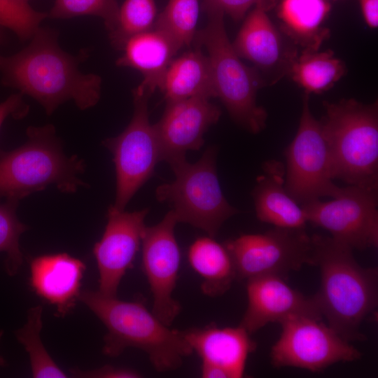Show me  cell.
<instances>
[{
  "mask_svg": "<svg viewBox=\"0 0 378 378\" xmlns=\"http://www.w3.org/2000/svg\"><path fill=\"white\" fill-rule=\"evenodd\" d=\"M2 42V35H1V33L0 31V43Z\"/></svg>",
  "mask_w": 378,
  "mask_h": 378,
  "instance_id": "cell-37",
  "label": "cell"
},
{
  "mask_svg": "<svg viewBox=\"0 0 378 378\" xmlns=\"http://www.w3.org/2000/svg\"><path fill=\"white\" fill-rule=\"evenodd\" d=\"M199 13L200 0H169L153 27L167 35L180 50L194 41Z\"/></svg>",
  "mask_w": 378,
  "mask_h": 378,
  "instance_id": "cell-26",
  "label": "cell"
},
{
  "mask_svg": "<svg viewBox=\"0 0 378 378\" xmlns=\"http://www.w3.org/2000/svg\"><path fill=\"white\" fill-rule=\"evenodd\" d=\"M23 95L21 92L13 94L0 103V129L4 120L9 116L21 119L28 113L29 107L24 102Z\"/></svg>",
  "mask_w": 378,
  "mask_h": 378,
  "instance_id": "cell-34",
  "label": "cell"
},
{
  "mask_svg": "<svg viewBox=\"0 0 378 378\" xmlns=\"http://www.w3.org/2000/svg\"><path fill=\"white\" fill-rule=\"evenodd\" d=\"M148 209L132 212L118 210L111 205L107 223L101 239L93 248L99 278V291L116 296L120 283L141 245Z\"/></svg>",
  "mask_w": 378,
  "mask_h": 378,
  "instance_id": "cell-14",
  "label": "cell"
},
{
  "mask_svg": "<svg viewBox=\"0 0 378 378\" xmlns=\"http://www.w3.org/2000/svg\"><path fill=\"white\" fill-rule=\"evenodd\" d=\"M116 65L140 71L143 80L137 87L150 94L159 88L164 75L179 50L171 38L160 30L152 29L129 38Z\"/></svg>",
  "mask_w": 378,
  "mask_h": 378,
  "instance_id": "cell-21",
  "label": "cell"
},
{
  "mask_svg": "<svg viewBox=\"0 0 378 378\" xmlns=\"http://www.w3.org/2000/svg\"><path fill=\"white\" fill-rule=\"evenodd\" d=\"M29 284L34 291L64 316L75 306L85 265L66 253L42 255L30 261Z\"/></svg>",
  "mask_w": 378,
  "mask_h": 378,
  "instance_id": "cell-19",
  "label": "cell"
},
{
  "mask_svg": "<svg viewBox=\"0 0 378 378\" xmlns=\"http://www.w3.org/2000/svg\"><path fill=\"white\" fill-rule=\"evenodd\" d=\"M208 22L197 31L195 41L208 52L216 97L220 99L232 120L251 133L266 126L267 113L256 103L258 89L265 85L254 68L245 65L234 51L225 28L220 10H206Z\"/></svg>",
  "mask_w": 378,
  "mask_h": 378,
  "instance_id": "cell-6",
  "label": "cell"
},
{
  "mask_svg": "<svg viewBox=\"0 0 378 378\" xmlns=\"http://www.w3.org/2000/svg\"><path fill=\"white\" fill-rule=\"evenodd\" d=\"M192 352L202 360V366L223 370L228 378L244 375L248 355L256 348L250 335L241 325L220 328L209 325L183 331Z\"/></svg>",
  "mask_w": 378,
  "mask_h": 378,
  "instance_id": "cell-18",
  "label": "cell"
},
{
  "mask_svg": "<svg viewBox=\"0 0 378 378\" xmlns=\"http://www.w3.org/2000/svg\"><path fill=\"white\" fill-rule=\"evenodd\" d=\"M43 308H31L26 324L15 334L29 356L32 377L35 378L66 377L45 349L40 337Z\"/></svg>",
  "mask_w": 378,
  "mask_h": 378,
  "instance_id": "cell-27",
  "label": "cell"
},
{
  "mask_svg": "<svg viewBox=\"0 0 378 378\" xmlns=\"http://www.w3.org/2000/svg\"><path fill=\"white\" fill-rule=\"evenodd\" d=\"M366 24L372 29L378 27V0H358Z\"/></svg>",
  "mask_w": 378,
  "mask_h": 378,
  "instance_id": "cell-35",
  "label": "cell"
},
{
  "mask_svg": "<svg viewBox=\"0 0 378 378\" xmlns=\"http://www.w3.org/2000/svg\"><path fill=\"white\" fill-rule=\"evenodd\" d=\"M330 10V0H280L277 16L281 31L303 50H319L330 36L324 26Z\"/></svg>",
  "mask_w": 378,
  "mask_h": 378,
  "instance_id": "cell-22",
  "label": "cell"
},
{
  "mask_svg": "<svg viewBox=\"0 0 378 378\" xmlns=\"http://www.w3.org/2000/svg\"><path fill=\"white\" fill-rule=\"evenodd\" d=\"M321 121L331 174L348 186L377 189L378 106L354 99L324 102Z\"/></svg>",
  "mask_w": 378,
  "mask_h": 378,
  "instance_id": "cell-4",
  "label": "cell"
},
{
  "mask_svg": "<svg viewBox=\"0 0 378 378\" xmlns=\"http://www.w3.org/2000/svg\"><path fill=\"white\" fill-rule=\"evenodd\" d=\"M157 16L154 0H125L119 6L115 25L108 32L111 45L121 50L129 38L152 29Z\"/></svg>",
  "mask_w": 378,
  "mask_h": 378,
  "instance_id": "cell-28",
  "label": "cell"
},
{
  "mask_svg": "<svg viewBox=\"0 0 378 378\" xmlns=\"http://www.w3.org/2000/svg\"><path fill=\"white\" fill-rule=\"evenodd\" d=\"M344 62L331 50H303L293 63L288 75L304 92L320 94L330 90L346 74Z\"/></svg>",
  "mask_w": 378,
  "mask_h": 378,
  "instance_id": "cell-25",
  "label": "cell"
},
{
  "mask_svg": "<svg viewBox=\"0 0 378 378\" xmlns=\"http://www.w3.org/2000/svg\"><path fill=\"white\" fill-rule=\"evenodd\" d=\"M247 308L240 325L252 334L269 323H281L293 316L322 319L314 296L308 297L290 286L285 278L265 275L247 280Z\"/></svg>",
  "mask_w": 378,
  "mask_h": 378,
  "instance_id": "cell-17",
  "label": "cell"
},
{
  "mask_svg": "<svg viewBox=\"0 0 378 378\" xmlns=\"http://www.w3.org/2000/svg\"><path fill=\"white\" fill-rule=\"evenodd\" d=\"M119 6L116 0H55L48 18L69 19L94 15L101 18L108 32L115 25Z\"/></svg>",
  "mask_w": 378,
  "mask_h": 378,
  "instance_id": "cell-30",
  "label": "cell"
},
{
  "mask_svg": "<svg viewBox=\"0 0 378 378\" xmlns=\"http://www.w3.org/2000/svg\"><path fill=\"white\" fill-rule=\"evenodd\" d=\"M301 206L307 223L352 249L377 246V189L348 186L330 201L318 200Z\"/></svg>",
  "mask_w": 378,
  "mask_h": 378,
  "instance_id": "cell-12",
  "label": "cell"
},
{
  "mask_svg": "<svg viewBox=\"0 0 378 378\" xmlns=\"http://www.w3.org/2000/svg\"><path fill=\"white\" fill-rule=\"evenodd\" d=\"M216 154V148L211 146L195 163L184 158L170 164L174 181L159 186L155 190L157 200L172 206L178 223L190 224L212 237L226 220L238 213L222 192Z\"/></svg>",
  "mask_w": 378,
  "mask_h": 378,
  "instance_id": "cell-7",
  "label": "cell"
},
{
  "mask_svg": "<svg viewBox=\"0 0 378 378\" xmlns=\"http://www.w3.org/2000/svg\"><path fill=\"white\" fill-rule=\"evenodd\" d=\"M27 136L20 147L0 151V199L20 201L51 185L66 193L86 186L78 178L83 161L64 153L52 125L29 127Z\"/></svg>",
  "mask_w": 378,
  "mask_h": 378,
  "instance_id": "cell-5",
  "label": "cell"
},
{
  "mask_svg": "<svg viewBox=\"0 0 378 378\" xmlns=\"http://www.w3.org/2000/svg\"><path fill=\"white\" fill-rule=\"evenodd\" d=\"M262 170L252 192L257 218L274 227L304 229L307 223L304 211L284 186V164L276 160L267 161Z\"/></svg>",
  "mask_w": 378,
  "mask_h": 378,
  "instance_id": "cell-20",
  "label": "cell"
},
{
  "mask_svg": "<svg viewBox=\"0 0 378 378\" xmlns=\"http://www.w3.org/2000/svg\"><path fill=\"white\" fill-rule=\"evenodd\" d=\"M267 13L255 6L232 44L240 58L254 64L265 84L272 85L288 75L298 53L297 46L274 26Z\"/></svg>",
  "mask_w": 378,
  "mask_h": 378,
  "instance_id": "cell-15",
  "label": "cell"
},
{
  "mask_svg": "<svg viewBox=\"0 0 378 378\" xmlns=\"http://www.w3.org/2000/svg\"><path fill=\"white\" fill-rule=\"evenodd\" d=\"M282 331L271 350L275 367L320 371L338 363L360 358L361 354L321 319L293 316L281 323Z\"/></svg>",
  "mask_w": 378,
  "mask_h": 378,
  "instance_id": "cell-11",
  "label": "cell"
},
{
  "mask_svg": "<svg viewBox=\"0 0 378 378\" xmlns=\"http://www.w3.org/2000/svg\"><path fill=\"white\" fill-rule=\"evenodd\" d=\"M190 267L202 278L201 289L209 297L226 293L237 279L232 256L223 244L209 235L196 239L190 246Z\"/></svg>",
  "mask_w": 378,
  "mask_h": 378,
  "instance_id": "cell-24",
  "label": "cell"
},
{
  "mask_svg": "<svg viewBox=\"0 0 378 378\" xmlns=\"http://www.w3.org/2000/svg\"><path fill=\"white\" fill-rule=\"evenodd\" d=\"M70 372L74 377L85 378H138L141 377V374L134 370L108 365L91 370L71 369Z\"/></svg>",
  "mask_w": 378,
  "mask_h": 378,
  "instance_id": "cell-33",
  "label": "cell"
},
{
  "mask_svg": "<svg viewBox=\"0 0 378 378\" xmlns=\"http://www.w3.org/2000/svg\"><path fill=\"white\" fill-rule=\"evenodd\" d=\"M30 39L20 52L0 56L4 85L32 97L48 115L69 100L80 110L97 104L101 77L78 69L79 64L88 57V49L80 50L77 55L65 52L58 43V31L48 27H40Z\"/></svg>",
  "mask_w": 378,
  "mask_h": 378,
  "instance_id": "cell-1",
  "label": "cell"
},
{
  "mask_svg": "<svg viewBox=\"0 0 378 378\" xmlns=\"http://www.w3.org/2000/svg\"><path fill=\"white\" fill-rule=\"evenodd\" d=\"M220 113V108L204 97L167 102L161 119L154 125L160 161L170 164L186 158L188 150H199L204 133L218 122Z\"/></svg>",
  "mask_w": 378,
  "mask_h": 378,
  "instance_id": "cell-16",
  "label": "cell"
},
{
  "mask_svg": "<svg viewBox=\"0 0 378 378\" xmlns=\"http://www.w3.org/2000/svg\"><path fill=\"white\" fill-rule=\"evenodd\" d=\"M277 2L278 0H203V8L205 10H220L234 20H239L253 6H259L268 12Z\"/></svg>",
  "mask_w": 378,
  "mask_h": 378,
  "instance_id": "cell-32",
  "label": "cell"
},
{
  "mask_svg": "<svg viewBox=\"0 0 378 378\" xmlns=\"http://www.w3.org/2000/svg\"><path fill=\"white\" fill-rule=\"evenodd\" d=\"M3 333H4V331L3 330H0V340L2 337V335H3ZM6 364V362H5V360L4 359L3 357H1L0 356V366H3Z\"/></svg>",
  "mask_w": 378,
  "mask_h": 378,
  "instance_id": "cell-36",
  "label": "cell"
},
{
  "mask_svg": "<svg viewBox=\"0 0 378 378\" xmlns=\"http://www.w3.org/2000/svg\"><path fill=\"white\" fill-rule=\"evenodd\" d=\"M312 239L314 265L321 272L314 297L323 317L345 341H363L360 326L377 305V270L360 266L350 246L330 236L314 234Z\"/></svg>",
  "mask_w": 378,
  "mask_h": 378,
  "instance_id": "cell-2",
  "label": "cell"
},
{
  "mask_svg": "<svg viewBox=\"0 0 378 378\" xmlns=\"http://www.w3.org/2000/svg\"><path fill=\"white\" fill-rule=\"evenodd\" d=\"M176 216L170 210L158 224L146 227L141 241L142 270L152 296V312L170 326L181 311L174 298L181 262L174 229Z\"/></svg>",
  "mask_w": 378,
  "mask_h": 378,
  "instance_id": "cell-13",
  "label": "cell"
},
{
  "mask_svg": "<svg viewBox=\"0 0 378 378\" xmlns=\"http://www.w3.org/2000/svg\"><path fill=\"white\" fill-rule=\"evenodd\" d=\"M309 101L304 92L298 130L285 153L284 186L300 206L323 197L334 198L343 190L333 182L321 123L313 116Z\"/></svg>",
  "mask_w": 378,
  "mask_h": 378,
  "instance_id": "cell-9",
  "label": "cell"
},
{
  "mask_svg": "<svg viewBox=\"0 0 378 378\" xmlns=\"http://www.w3.org/2000/svg\"><path fill=\"white\" fill-rule=\"evenodd\" d=\"M19 201L6 200L0 204V252H5V269L10 276L15 275L22 262L20 237L28 227L16 215Z\"/></svg>",
  "mask_w": 378,
  "mask_h": 378,
  "instance_id": "cell-29",
  "label": "cell"
},
{
  "mask_svg": "<svg viewBox=\"0 0 378 378\" xmlns=\"http://www.w3.org/2000/svg\"><path fill=\"white\" fill-rule=\"evenodd\" d=\"M48 18L34 10L29 0H0V27L13 31L21 41L30 39Z\"/></svg>",
  "mask_w": 378,
  "mask_h": 378,
  "instance_id": "cell-31",
  "label": "cell"
},
{
  "mask_svg": "<svg viewBox=\"0 0 378 378\" xmlns=\"http://www.w3.org/2000/svg\"><path fill=\"white\" fill-rule=\"evenodd\" d=\"M197 47L169 64L159 89L167 102L192 97H216L209 59Z\"/></svg>",
  "mask_w": 378,
  "mask_h": 378,
  "instance_id": "cell-23",
  "label": "cell"
},
{
  "mask_svg": "<svg viewBox=\"0 0 378 378\" xmlns=\"http://www.w3.org/2000/svg\"><path fill=\"white\" fill-rule=\"evenodd\" d=\"M78 300L101 320L107 329L103 352L117 357L125 349L144 351L155 370L179 368L192 353L183 331L171 329L139 301H123L99 291H80Z\"/></svg>",
  "mask_w": 378,
  "mask_h": 378,
  "instance_id": "cell-3",
  "label": "cell"
},
{
  "mask_svg": "<svg viewBox=\"0 0 378 378\" xmlns=\"http://www.w3.org/2000/svg\"><path fill=\"white\" fill-rule=\"evenodd\" d=\"M237 279L277 275L286 277L304 265H314L312 236L304 228L274 227L261 234H245L224 243Z\"/></svg>",
  "mask_w": 378,
  "mask_h": 378,
  "instance_id": "cell-10",
  "label": "cell"
},
{
  "mask_svg": "<svg viewBox=\"0 0 378 378\" xmlns=\"http://www.w3.org/2000/svg\"><path fill=\"white\" fill-rule=\"evenodd\" d=\"M132 94L134 112L130 123L120 134L102 142L113 155L116 176L113 206L118 210H125L137 190L153 175L160 161L156 132L148 116L151 94L137 88Z\"/></svg>",
  "mask_w": 378,
  "mask_h": 378,
  "instance_id": "cell-8",
  "label": "cell"
}]
</instances>
